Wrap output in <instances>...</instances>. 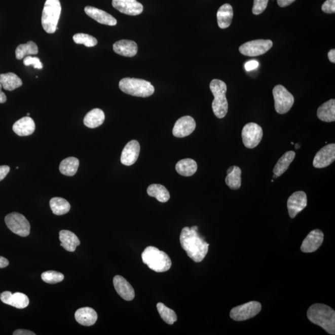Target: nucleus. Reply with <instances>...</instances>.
<instances>
[{
  "mask_svg": "<svg viewBox=\"0 0 335 335\" xmlns=\"http://www.w3.org/2000/svg\"><path fill=\"white\" fill-rule=\"evenodd\" d=\"M181 247L187 255L196 263L204 259L209 251V244L198 232V227H185L182 229L179 237Z\"/></svg>",
  "mask_w": 335,
  "mask_h": 335,
  "instance_id": "f257e3e1",
  "label": "nucleus"
},
{
  "mask_svg": "<svg viewBox=\"0 0 335 335\" xmlns=\"http://www.w3.org/2000/svg\"><path fill=\"white\" fill-rule=\"evenodd\" d=\"M307 315L312 323L320 326L328 334H335V312L330 307L315 304L309 307Z\"/></svg>",
  "mask_w": 335,
  "mask_h": 335,
  "instance_id": "f03ea898",
  "label": "nucleus"
},
{
  "mask_svg": "<svg viewBox=\"0 0 335 335\" xmlns=\"http://www.w3.org/2000/svg\"><path fill=\"white\" fill-rule=\"evenodd\" d=\"M142 259L144 264L157 273H163L170 269L172 262L164 251L154 246H148L142 252Z\"/></svg>",
  "mask_w": 335,
  "mask_h": 335,
  "instance_id": "7ed1b4c3",
  "label": "nucleus"
},
{
  "mask_svg": "<svg viewBox=\"0 0 335 335\" xmlns=\"http://www.w3.org/2000/svg\"><path fill=\"white\" fill-rule=\"evenodd\" d=\"M210 89L214 96L212 104L213 112L216 117L224 118L228 112L229 104L226 98L228 87L225 82L214 79L210 82Z\"/></svg>",
  "mask_w": 335,
  "mask_h": 335,
  "instance_id": "20e7f679",
  "label": "nucleus"
},
{
  "mask_svg": "<svg viewBox=\"0 0 335 335\" xmlns=\"http://www.w3.org/2000/svg\"><path fill=\"white\" fill-rule=\"evenodd\" d=\"M122 91L127 95L146 98L153 95L155 88L151 82L145 80L135 78H124L119 84Z\"/></svg>",
  "mask_w": 335,
  "mask_h": 335,
  "instance_id": "39448f33",
  "label": "nucleus"
},
{
  "mask_svg": "<svg viewBox=\"0 0 335 335\" xmlns=\"http://www.w3.org/2000/svg\"><path fill=\"white\" fill-rule=\"evenodd\" d=\"M61 11L62 8L59 0H46L41 22L44 30L49 34H53L56 31Z\"/></svg>",
  "mask_w": 335,
  "mask_h": 335,
  "instance_id": "423d86ee",
  "label": "nucleus"
},
{
  "mask_svg": "<svg viewBox=\"0 0 335 335\" xmlns=\"http://www.w3.org/2000/svg\"><path fill=\"white\" fill-rule=\"evenodd\" d=\"M275 107L278 114L284 115L289 112L294 102V98L283 86L276 85L273 90Z\"/></svg>",
  "mask_w": 335,
  "mask_h": 335,
  "instance_id": "0eeeda50",
  "label": "nucleus"
},
{
  "mask_svg": "<svg viewBox=\"0 0 335 335\" xmlns=\"http://www.w3.org/2000/svg\"><path fill=\"white\" fill-rule=\"evenodd\" d=\"M5 220L8 228L14 234L23 237L29 235L30 224L23 215L18 212H12L6 216Z\"/></svg>",
  "mask_w": 335,
  "mask_h": 335,
  "instance_id": "6e6552de",
  "label": "nucleus"
},
{
  "mask_svg": "<svg viewBox=\"0 0 335 335\" xmlns=\"http://www.w3.org/2000/svg\"><path fill=\"white\" fill-rule=\"evenodd\" d=\"M262 309V304L258 302H249L232 309L230 317L235 321H245L255 317L261 312Z\"/></svg>",
  "mask_w": 335,
  "mask_h": 335,
  "instance_id": "1a4fd4ad",
  "label": "nucleus"
},
{
  "mask_svg": "<svg viewBox=\"0 0 335 335\" xmlns=\"http://www.w3.org/2000/svg\"><path fill=\"white\" fill-rule=\"evenodd\" d=\"M263 135V129L258 124L254 123L246 124L242 132L243 143L246 148H255L261 142Z\"/></svg>",
  "mask_w": 335,
  "mask_h": 335,
  "instance_id": "9d476101",
  "label": "nucleus"
},
{
  "mask_svg": "<svg viewBox=\"0 0 335 335\" xmlns=\"http://www.w3.org/2000/svg\"><path fill=\"white\" fill-rule=\"evenodd\" d=\"M271 40H257L243 44L239 48L241 54L248 57H256L265 54L272 48Z\"/></svg>",
  "mask_w": 335,
  "mask_h": 335,
  "instance_id": "9b49d317",
  "label": "nucleus"
},
{
  "mask_svg": "<svg viewBox=\"0 0 335 335\" xmlns=\"http://www.w3.org/2000/svg\"><path fill=\"white\" fill-rule=\"evenodd\" d=\"M335 160V144L330 143L323 146L315 155L313 165L316 168L328 167Z\"/></svg>",
  "mask_w": 335,
  "mask_h": 335,
  "instance_id": "f8f14e48",
  "label": "nucleus"
},
{
  "mask_svg": "<svg viewBox=\"0 0 335 335\" xmlns=\"http://www.w3.org/2000/svg\"><path fill=\"white\" fill-rule=\"evenodd\" d=\"M307 205V195L304 192H296L287 200V209L290 217H295L299 213L306 208Z\"/></svg>",
  "mask_w": 335,
  "mask_h": 335,
  "instance_id": "ddd939ff",
  "label": "nucleus"
},
{
  "mask_svg": "<svg viewBox=\"0 0 335 335\" xmlns=\"http://www.w3.org/2000/svg\"><path fill=\"white\" fill-rule=\"evenodd\" d=\"M196 127L195 120L190 116H183L176 122L173 129L174 137L182 138L188 136L195 131Z\"/></svg>",
  "mask_w": 335,
  "mask_h": 335,
  "instance_id": "4468645a",
  "label": "nucleus"
},
{
  "mask_svg": "<svg viewBox=\"0 0 335 335\" xmlns=\"http://www.w3.org/2000/svg\"><path fill=\"white\" fill-rule=\"evenodd\" d=\"M112 5L119 12L129 16H137L143 12V7L137 0H113Z\"/></svg>",
  "mask_w": 335,
  "mask_h": 335,
  "instance_id": "2eb2a0df",
  "label": "nucleus"
},
{
  "mask_svg": "<svg viewBox=\"0 0 335 335\" xmlns=\"http://www.w3.org/2000/svg\"><path fill=\"white\" fill-rule=\"evenodd\" d=\"M324 234L319 229H315L311 231L307 235L302 243L301 250L304 253H313L317 251L322 245Z\"/></svg>",
  "mask_w": 335,
  "mask_h": 335,
  "instance_id": "dca6fc26",
  "label": "nucleus"
},
{
  "mask_svg": "<svg viewBox=\"0 0 335 335\" xmlns=\"http://www.w3.org/2000/svg\"><path fill=\"white\" fill-rule=\"evenodd\" d=\"M0 300L3 303L15 307L19 309L26 308L29 304L28 297L23 293L5 291L0 295Z\"/></svg>",
  "mask_w": 335,
  "mask_h": 335,
  "instance_id": "f3484780",
  "label": "nucleus"
},
{
  "mask_svg": "<svg viewBox=\"0 0 335 335\" xmlns=\"http://www.w3.org/2000/svg\"><path fill=\"white\" fill-rule=\"evenodd\" d=\"M140 151V144L137 140H131L126 144L122 152L121 162L123 165L131 166L136 162Z\"/></svg>",
  "mask_w": 335,
  "mask_h": 335,
  "instance_id": "a211bd4d",
  "label": "nucleus"
},
{
  "mask_svg": "<svg viewBox=\"0 0 335 335\" xmlns=\"http://www.w3.org/2000/svg\"><path fill=\"white\" fill-rule=\"evenodd\" d=\"M113 284L116 292L123 300L131 301L135 297V290L126 279L121 276H116L113 279Z\"/></svg>",
  "mask_w": 335,
  "mask_h": 335,
  "instance_id": "6ab92c4d",
  "label": "nucleus"
},
{
  "mask_svg": "<svg viewBox=\"0 0 335 335\" xmlns=\"http://www.w3.org/2000/svg\"><path fill=\"white\" fill-rule=\"evenodd\" d=\"M85 12L99 23L110 26H116L117 24V20L112 15L98 8L90 6L86 7Z\"/></svg>",
  "mask_w": 335,
  "mask_h": 335,
  "instance_id": "aec40b11",
  "label": "nucleus"
},
{
  "mask_svg": "<svg viewBox=\"0 0 335 335\" xmlns=\"http://www.w3.org/2000/svg\"><path fill=\"white\" fill-rule=\"evenodd\" d=\"M75 317L80 325L90 326L95 325L98 320V314L91 307H83L77 310Z\"/></svg>",
  "mask_w": 335,
  "mask_h": 335,
  "instance_id": "412c9836",
  "label": "nucleus"
},
{
  "mask_svg": "<svg viewBox=\"0 0 335 335\" xmlns=\"http://www.w3.org/2000/svg\"><path fill=\"white\" fill-rule=\"evenodd\" d=\"M113 50L116 54L122 56L132 57L137 54L138 46L134 41L124 40L115 43Z\"/></svg>",
  "mask_w": 335,
  "mask_h": 335,
  "instance_id": "4be33fe9",
  "label": "nucleus"
},
{
  "mask_svg": "<svg viewBox=\"0 0 335 335\" xmlns=\"http://www.w3.org/2000/svg\"><path fill=\"white\" fill-rule=\"evenodd\" d=\"M35 129L34 121L29 116L24 117L16 121L13 126V131L19 136H28L34 133Z\"/></svg>",
  "mask_w": 335,
  "mask_h": 335,
  "instance_id": "5701e85b",
  "label": "nucleus"
},
{
  "mask_svg": "<svg viewBox=\"0 0 335 335\" xmlns=\"http://www.w3.org/2000/svg\"><path fill=\"white\" fill-rule=\"evenodd\" d=\"M60 245L66 251L74 252L80 245V241L73 232L63 230L59 232Z\"/></svg>",
  "mask_w": 335,
  "mask_h": 335,
  "instance_id": "b1692460",
  "label": "nucleus"
},
{
  "mask_svg": "<svg viewBox=\"0 0 335 335\" xmlns=\"http://www.w3.org/2000/svg\"><path fill=\"white\" fill-rule=\"evenodd\" d=\"M234 12L231 5L226 4L221 6L217 13V23L221 29L228 28L232 23Z\"/></svg>",
  "mask_w": 335,
  "mask_h": 335,
  "instance_id": "393cba45",
  "label": "nucleus"
},
{
  "mask_svg": "<svg viewBox=\"0 0 335 335\" xmlns=\"http://www.w3.org/2000/svg\"><path fill=\"white\" fill-rule=\"evenodd\" d=\"M317 117L320 120L326 123L335 121V100L331 99L318 107Z\"/></svg>",
  "mask_w": 335,
  "mask_h": 335,
  "instance_id": "a878e982",
  "label": "nucleus"
},
{
  "mask_svg": "<svg viewBox=\"0 0 335 335\" xmlns=\"http://www.w3.org/2000/svg\"><path fill=\"white\" fill-rule=\"evenodd\" d=\"M105 120L104 113L100 109L96 108L87 113L84 118V123L88 128H96L103 124Z\"/></svg>",
  "mask_w": 335,
  "mask_h": 335,
  "instance_id": "bb28decb",
  "label": "nucleus"
},
{
  "mask_svg": "<svg viewBox=\"0 0 335 335\" xmlns=\"http://www.w3.org/2000/svg\"><path fill=\"white\" fill-rule=\"evenodd\" d=\"M0 84L5 90L13 91L20 87L23 82L15 73L10 72L0 75Z\"/></svg>",
  "mask_w": 335,
  "mask_h": 335,
  "instance_id": "cd10ccee",
  "label": "nucleus"
},
{
  "mask_svg": "<svg viewBox=\"0 0 335 335\" xmlns=\"http://www.w3.org/2000/svg\"><path fill=\"white\" fill-rule=\"evenodd\" d=\"M197 170V163L196 162L195 160L191 159L180 160L176 165L177 172L185 177L193 176Z\"/></svg>",
  "mask_w": 335,
  "mask_h": 335,
  "instance_id": "c85d7f7f",
  "label": "nucleus"
},
{
  "mask_svg": "<svg viewBox=\"0 0 335 335\" xmlns=\"http://www.w3.org/2000/svg\"><path fill=\"white\" fill-rule=\"evenodd\" d=\"M295 157V153L293 151H288L282 156L277 162L273 169L274 174L277 176H280L285 173L290 163L293 162Z\"/></svg>",
  "mask_w": 335,
  "mask_h": 335,
  "instance_id": "c756f323",
  "label": "nucleus"
},
{
  "mask_svg": "<svg viewBox=\"0 0 335 335\" xmlns=\"http://www.w3.org/2000/svg\"><path fill=\"white\" fill-rule=\"evenodd\" d=\"M148 195L156 198L160 203H167L170 198V193L165 187L159 184H152L147 188Z\"/></svg>",
  "mask_w": 335,
  "mask_h": 335,
  "instance_id": "7c9ffc66",
  "label": "nucleus"
},
{
  "mask_svg": "<svg viewBox=\"0 0 335 335\" xmlns=\"http://www.w3.org/2000/svg\"><path fill=\"white\" fill-rule=\"evenodd\" d=\"M79 160L76 157H68L62 160L60 163L59 170L60 173L65 176L75 175L78 170Z\"/></svg>",
  "mask_w": 335,
  "mask_h": 335,
  "instance_id": "2f4dec72",
  "label": "nucleus"
},
{
  "mask_svg": "<svg viewBox=\"0 0 335 335\" xmlns=\"http://www.w3.org/2000/svg\"><path fill=\"white\" fill-rule=\"evenodd\" d=\"M50 206L55 215H62L70 211V204L66 199L62 198H54L50 201Z\"/></svg>",
  "mask_w": 335,
  "mask_h": 335,
  "instance_id": "473e14b6",
  "label": "nucleus"
},
{
  "mask_svg": "<svg viewBox=\"0 0 335 335\" xmlns=\"http://www.w3.org/2000/svg\"><path fill=\"white\" fill-rule=\"evenodd\" d=\"M38 47L32 41H29L26 44H20L16 49V57L18 60L23 59L26 55L38 54Z\"/></svg>",
  "mask_w": 335,
  "mask_h": 335,
  "instance_id": "72a5a7b5",
  "label": "nucleus"
},
{
  "mask_svg": "<svg viewBox=\"0 0 335 335\" xmlns=\"http://www.w3.org/2000/svg\"><path fill=\"white\" fill-rule=\"evenodd\" d=\"M242 170L239 167L234 166V170L231 173L228 174L226 178L227 185L231 190H239L242 185Z\"/></svg>",
  "mask_w": 335,
  "mask_h": 335,
  "instance_id": "f704fd0d",
  "label": "nucleus"
},
{
  "mask_svg": "<svg viewBox=\"0 0 335 335\" xmlns=\"http://www.w3.org/2000/svg\"><path fill=\"white\" fill-rule=\"evenodd\" d=\"M157 308L162 320L168 325H173L178 320L175 312L168 308L165 304L161 303H158Z\"/></svg>",
  "mask_w": 335,
  "mask_h": 335,
  "instance_id": "c9c22d12",
  "label": "nucleus"
},
{
  "mask_svg": "<svg viewBox=\"0 0 335 335\" xmlns=\"http://www.w3.org/2000/svg\"><path fill=\"white\" fill-rule=\"evenodd\" d=\"M73 40L74 42L77 44H84L88 48H92L98 44L95 38L89 34H84V33H78L73 35Z\"/></svg>",
  "mask_w": 335,
  "mask_h": 335,
  "instance_id": "e433bc0d",
  "label": "nucleus"
},
{
  "mask_svg": "<svg viewBox=\"0 0 335 335\" xmlns=\"http://www.w3.org/2000/svg\"><path fill=\"white\" fill-rule=\"evenodd\" d=\"M43 280L48 284H57L62 282L64 279V275L62 273L55 271H48L41 275Z\"/></svg>",
  "mask_w": 335,
  "mask_h": 335,
  "instance_id": "4c0bfd02",
  "label": "nucleus"
},
{
  "mask_svg": "<svg viewBox=\"0 0 335 335\" xmlns=\"http://www.w3.org/2000/svg\"><path fill=\"white\" fill-rule=\"evenodd\" d=\"M269 0H254L253 10L254 15H258L262 14L267 8Z\"/></svg>",
  "mask_w": 335,
  "mask_h": 335,
  "instance_id": "58836bf2",
  "label": "nucleus"
},
{
  "mask_svg": "<svg viewBox=\"0 0 335 335\" xmlns=\"http://www.w3.org/2000/svg\"><path fill=\"white\" fill-rule=\"evenodd\" d=\"M23 63L25 66L32 65L34 68L41 70L43 68L42 63L38 57L27 56L23 60Z\"/></svg>",
  "mask_w": 335,
  "mask_h": 335,
  "instance_id": "ea45409f",
  "label": "nucleus"
},
{
  "mask_svg": "<svg viewBox=\"0 0 335 335\" xmlns=\"http://www.w3.org/2000/svg\"><path fill=\"white\" fill-rule=\"evenodd\" d=\"M322 10L325 13H334L335 0H326L322 5Z\"/></svg>",
  "mask_w": 335,
  "mask_h": 335,
  "instance_id": "a19ab883",
  "label": "nucleus"
},
{
  "mask_svg": "<svg viewBox=\"0 0 335 335\" xmlns=\"http://www.w3.org/2000/svg\"><path fill=\"white\" fill-rule=\"evenodd\" d=\"M259 66V63L256 60H250L245 63V68L246 71H251L256 69Z\"/></svg>",
  "mask_w": 335,
  "mask_h": 335,
  "instance_id": "79ce46f5",
  "label": "nucleus"
},
{
  "mask_svg": "<svg viewBox=\"0 0 335 335\" xmlns=\"http://www.w3.org/2000/svg\"><path fill=\"white\" fill-rule=\"evenodd\" d=\"M10 168L8 166H0V181L5 179L8 173L10 172Z\"/></svg>",
  "mask_w": 335,
  "mask_h": 335,
  "instance_id": "37998d69",
  "label": "nucleus"
},
{
  "mask_svg": "<svg viewBox=\"0 0 335 335\" xmlns=\"http://www.w3.org/2000/svg\"><path fill=\"white\" fill-rule=\"evenodd\" d=\"M13 335H35V333L27 329H19L14 331Z\"/></svg>",
  "mask_w": 335,
  "mask_h": 335,
  "instance_id": "c03bdc74",
  "label": "nucleus"
},
{
  "mask_svg": "<svg viewBox=\"0 0 335 335\" xmlns=\"http://www.w3.org/2000/svg\"><path fill=\"white\" fill-rule=\"evenodd\" d=\"M279 7L284 8L291 5L295 0H277Z\"/></svg>",
  "mask_w": 335,
  "mask_h": 335,
  "instance_id": "a18cd8bd",
  "label": "nucleus"
},
{
  "mask_svg": "<svg viewBox=\"0 0 335 335\" xmlns=\"http://www.w3.org/2000/svg\"><path fill=\"white\" fill-rule=\"evenodd\" d=\"M9 265V261L3 256H0V268H4Z\"/></svg>",
  "mask_w": 335,
  "mask_h": 335,
  "instance_id": "49530a36",
  "label": "nucleus"
},
{
  "mask_svg": "<svg viewBox=\"0 0 335 335\" xmlns=\"http://www.w3.org/2000/svg\"><path fill=\"white\" fill-rule=\"evenodd\" d=\"M328 57L331 62L333 63H335V50L334 49H331L329 51Z\"/></svg>",
  "mask_w": 335,
  "mask_h": 335,
  "instance_id": "de8ad7c7",
  "label": "nucleus"
},
{
  "mask_svg": "<svg viewBox=\"0 0 335 335\" xmlns=\"http://www.w3.org/2000/svg\"><path fill=\"white\" fill-rule=\"evenodd\" d=\"M2 86L0 84V103H5L7 101V96L2 91Z\"/></svg>",
  "mask_w": 335,
  "mask_h": 335,
  "instance_id": "09e8293b",
  "label": "nucleus"
},
{
  "mask_svg": "<svg viewBox=\"0 0 335 335\" xmlns=\"http://www.w3.org/2000/svg\"><path fill=\"white\" fill-rule=\"evenodd\" d=\"M234 166H233V167H230V168L228 169V171H227V173L229 174V173H231L232 171V170H234Z\"/></svg>",
  "mask_w": 335,
  "mask_h": 335,
  "instance_id": "8fccbe9b",
  "label": "nucleus"
},
{
  "mask_svg": "<svg viewBox=\"0 0 335 335\" xmlns=\"http://www.w3.org/2000/svg\"><path fill=\"white\" fill-rule=\"evenodd\" d=\"M300 146L298 144H296V145H295V148H296V149H298V148H300Z\"/></svg>",
  "mask_w": 335,
  "mask_h": 335,
  "instance_id": "3c124183",
  "label": "nucleus"
},
{
  "mask_svg": "<svg viewBox=\"0 0 335 335\" xmlns=\"http://www.w3.org/2000/svg\"><path fill=\"white\" fill-rule=\"evenodd\" d=\"M273 178H278V176H277L276 175H275V174H274Z\"/></svg>",
  "mask_w": 335,
  "mask_h": 335,
  "instance_id": "603ef678",
  "label": "nucleus"
},
{
  "mask_svg": "<svg viewBox=\"0 0 335 335\" xmlns=\"http://www.w3.org/2000/svg\"><path fill=\"white\" fill-rule=\"evenodd\" d=\"M30 116L29 113H27V116Z\"/></svg>",
  "mask_w": 335,
  "mask_h": 335,
  "instance_id": "864d4df0",
  "label": "nucleus"
},
{
  "mask_svg": "<svg viewBox=\"0 0 335 335\" xmlns=\"http://www.w3.org/2000/svg\"><path fill=\"white\" fill-rule=\"evenodd\" d=\"M292 145H293V142H291Z\"/></svg>",
  "mask_w": 335,
  "mask_h": 335,
  "instance_id": "5fc2aeb1",
  "label": "nucleus"
}]
</instances>
